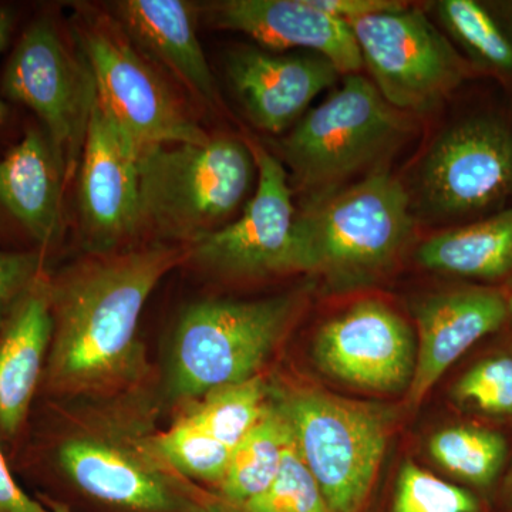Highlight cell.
<instances>
[{
    "instance_id": "cell-26",
    "label": "cell",
    "mask_w": 512,
    "mask_h": 512,
    "mask_svg": "<svg viewBox=\"0 0 512 512\" xmlns=\"http://www.w3.org/2000/svg\"><path fill=\"white\" fill-rule=\"evenodd\" d=\"M153 444L161 461L178 477L217 487L224 480L232 454L231 448L184 416L171 429L154 434Z\"/></svg>"
},
{
    "instance_id": "cell-17",
    "label": "cell",
    "mask_w": 512,
    "mask_h": 512,
    "mask_svg": "<svg viewBox=\"0 0 512 512\" xmlns=\"http://www.w3.org/2000/svg\"><path fill=\"white\" fill-rule=\"evenodd\" d=\"M53 336L52 274L45 269L0 328V444L15 447L39 397Z\"/></svg>"
},
{
    "instance_id": "cell-28",
    "label": "cell",
    "mask_w": 512,
    "mask_h": 512,
    "mask_svg": "<svg viewBox=\"0 0 512 512\" xmlns=\"http://www.w3.org/2000/svg\"><path fill=\"white\" fill-rule=\"evenodd\" d=\"M393 512H478L473 494L406 461L394 488Z\"/></svg>"
},
{
    "instance_id": "cell-22",
    "label": "cell",
    "mask_w": 512,
    "mask_h": 512,
    "mask_svg": "<svg viewBox=\"0 0 512 512\" xmlns=\"http://www.w3.org/2000/svg\"><path fill=\"white\" fill-rule=\"evenodd\" d=\"M436 10L471 62L497 76L512 77V2L440 0Z\"/></svg>"
},
{
    "instance_id": "cell-14",
    "label": "cell",
    "mask_w": 512,
    "mask_h": 512,
    "mask_svg": "<svg viewBox=\"0 0 512 512\" xmlns=\"http://www.w3.org/2000/svg\"><path fill=\"white\" fill-rule=\"evenodd\" d=\"M79 214L84 245L96 255L140 232L138 147L97 97L79 164Z\"/></svg>"
},
{
    "instance_id": "cell-20",
    "label": "cell",
    "mask_w": 512,
    "mask_h": 512,
    "mask_svg": "<svg viewBox=\"0 0 512 512\" xmlns=\"http://www.w3.org/2000/svg\"><path fill=\"white\" fill-rule=\"evenodd\" d=\"M114 20L128 39L202 103H218L214 76L197 35V5L184 0H121Z\"/></svg>"
},
{
    "instance_id": "cell-36",
    "label": "cell",
    "mask_w": 512,
    "mask_h": 512,
    "mask_svg": "<svg viewBox=\"0 0 512 512\" xmlns=\"http://www.w3.org/2000/svg\"><path fill=\"white\" fill-rule=\"evenodd\" d=\"M507 491H508V500H510V504L512 505V474H511L510 480H508Z\"/></svg>"
},
{
    "instance_id": "cell-6",
    "label": "cell",
    "mask_w": 512,
    "mask_h": 512,
    "mask_svg": "<svg viewBox=\"0 0 512 512\" xmlns=\"http://www.w3.org/2000/svg\"><path fill=\"white\" fill-rule=\"evenodd\" d=\"M154 434L123 419L96 420L82 430L39 439L35 460L49 461L84 494L131 512H198L200 498L156 453Z\"/></svg>"
},
{
    "instance_id": "cell-18",
    "label": "cell",
    "mask_w": 512,
    "mask_h": 512,
    "mask_svg": "<svg viewBox=\"0 0 512 512\" xmlns=\"http://www.w3.org/2000/svg\"><path fill=\"white\" fill-rule=\"evenodd\" d=\"M414 318L419 339L407 402L416 407L471 346L504 325L510 301L493 289H457L421 301Z\"/></svg>"
},
{
    "instance_id": "cell-8",
    "label": "cell",
    "mask_w": 512,
    "mask_h": 512,
    "mask_svg": "<svg viewBox=\"0 0 512 512\" xmlns=\"http://www.w3.org/2000/svg\"><path fill=\"white\" fill-rule=\"evenodd\" d=\"M77 35L101 109L138 148L210 140L114 18L84 16Z\"/></svg>"
},
{
    "instance_id": "cell-32",
    "label": "cell",
    "mask_w": 512,
    "mask_h": 512,
    "mask_svg": "<svg viewBox=\"0 0 512 512\" xmlns=\"http://www.w3.org/2000/svg\"><path fill=\"white\" fill-rule=\"evenodd\" d=\"M313 5L326 15L352 23L357 19L399 9L404 3L393 0H312Z\"/></svg>"
},
{
    "instance_id": "cell-9",
    "label": "cell",
    "mask_w": 512,
    "mask_h": 512,
    "mask_svg": "<svg viewBox=\"0 0 512 512\" xmlns=\"http://www.w3.org/2000/svg\"><path fill=\"white\" fill-rule=\"evenodd\" d=\"M0 92L35 113L69 183L82 158L97 93L89 64L69 49L52 16H36L23 30L3 69Z\"/></svg>"
},
{
    "instance_id": "cell-34",
    "label": "cell",
    "mask_w": 512,
    "mask_h": 512,
    "mask_svg": "<svg viewBox=\"0 0 512 512\" xmlns=\"http://www.w3.org/2000/svg\"><path fill=\"white\" fill-rule=\"evenodd\" d=\"M198 512H245L242 508L225 503L221 498H204Z\"/></svg>"
},
{
    "instance_id": "cell-3",
    "label": "cell",
    "mask_w": 512,
    "mask_h": 512,
    "mask_svg": "<svg viewBox=\"0 0 512 512\" xmlns=\"http://www.w3.org/2000/svg\"><path fill=\"white\" fill-rule=\"evenodd\" d=\"M256 174L248 143L231 137L138 148L140 232L190 245L224 227Z\"/></svg>"
},
{
    "instance_id": "cell-4",
    "label": "cell",
    "mask_w": 512,
    "mask_h": 512,
    "mask_svg": "<svg viewBox=\"0 0 512 512\" xmlns=\"http://www.w3.org/2000/svg\"><path fill=\"white\" fill-rule=\"evenodd\" d=\"M299 305L301 296L285 293L258 301L205 299L188 306L171 342L168 396L198 400L218 387L258 376Z\"/></svg>"
},
{
    "instance_id": "cell-25",
    "label": "cell",
    "mask_w": 512,
    "mask_h": 512,
    "mask_svg": "<svg viewBox=\"0 0 512 512\" xmlns=\"http://www.w3.org/2000/svg\"><path fill=\"white\" fill-rule=\"evenodd\" d=\"M429 451L448 473L477 487H487L504 466L507 443L501 434L484 427L453 426L431 437Z\"/></svg>"
},
{
    "instance_id": "cell-1",
    "label": "cell",
    "mask_w": 512,
    "mask_h": 512,
    "mask_svg": "<svg viewBox=\"0 0 512 512\" xmlns=\"http://www.w3.org/2000/svg\"><path fill=\"white\" fill-rule=\"evenodd\" d=\"M188 258V247L156 244L52 275L53 336L39 396L121 392L143 380L141 312L161 279Z\"/></svg>"
},
{
    "instance_id": "cell-31",
    "label": "cell",
    "mask_w": 512,
    "mask_h": 512,
    "mask_svg": "<svg viewBox=\"0 0 512 512\" xmlns=\"http://www.w3.org/2000/svg\"><path fill=\"white\" fill-rule=\"evenodd\" d=\"M0 512H50L39 498H33L13 477L9 458L0 444Z\"/></svg>"
},
{
    "instance_id": "cell-30",
    "label": "cell",
    "mask_w": 512,
    "mask_h": 512,
    "mask_svg": "<svg viewBox=\"0 0 512 512\" xmlns=\"http://www.w3.org/2000/svg\"><path fill=\"white\" fill-rule=\"evenodd\" d=\"M47 261L49 258L40 252L0 249V328L37 276L47 269Z\"/></svg>"
},
{
    "instance_id": "cell-35",
    "label": "cell",
    "mask_w": 512,
    "mask_h": 512,
    "mask_svg": "<svg viewBox=\"0 0 512 512\" xmlns=\"http://www.w3.org/2000/svg\"><path fill=\"white\" fill-rule=\"evenodd\" d=\"M37 498H39V500L49 508L50 512H73L70 510L69 505L53 500L52 497H47L45 494H39V497Z\"/></svg>"
},
{
    "instance_id": "cell-29",
    "label": "cell",
    "mask_w": 512,
    "mask_h": 512,
    "mask_svg": "<svg viewBox=\"0 0 512 512\" xmlns=\"http://www.w3.org/2000/svg\"><path fill=\"white\" fill-rule=\"evenodd\" d=\"M458 402L470 404L481 412L511 416L512 356L488 357L471 367L454 386Z\"/></svg>"
},
{
    "instance_id": "cell-12",
    "label": "cell",
    "mask_w": 512,
    "mask_h": 512,
    "mask_svg": "<svg viewBox=\"0 0 512 512\" xmlns=\"http://www.w3.org/2000/svg\"><path fill=\"white\" fill-rule=\"evenodd\" d=\"M512 191V130L490 116L454 124L431 144L420 195L437 217H466L494 207Z\"/></svg>"
},
{
    "instance_id": "cell-15",
    "label": "cell",
    "mask_w": 512,
    "mask_h": 512,
    "mask_svg": "<svg viewBox=\"0 0 512 512\" xmlns=\"http://www.w3.org/2000/svg\"><path fill=\"white\" fill-rule=\"evenodd\" d=\"M198 8L212 25L244 33L266 49L315 53L340 74L362 70L352 28L323 13L312 0H224Z\"/></svg>"
},
{
    "instance_id": "cell-21",
    "label": "cell",
    "mask_w": 512,
    "mask_h": 512,
    "mask_svg": "<svg viewBox=\"0 0 512 512\" xmlns=\"http://www.w3.org/2000/svg\"><path fill=\"white\" fill-rule=\"evenodd\" d=\"M417 261L431 271L467 278L498 279L512 274V208L424 241Z\"/></svg>"
},
{
    "instance_id": "cell-23",
    "label": "cell",
    "mask_w": 512,
    "mask_h": 512,
    "mask_svg": "<svg viewBox=\"0 0 512 512\" xmlns=\"http://www.w3.org/2000/svg\"><path fill=\"white\" fill-rule=\"evenodd\" d=\"M291 439L288 423L269 397L261 420L232 450L227 473L218 485V498L235 507H242L264 493L275 480Z\"/></svg>"
},
{
    "instance_id": "cell-37",
    "label": "cell",
    "mask_w": 512,
    "mask_h": 512,
    "mask_svg": "<svg viewBox=\"0 0 512 512\" xmlns=\"http://www.w3.org/2000/svg\"><path fill=\"white\" fill-rule=\"evenodd\" d=\"M510 316H512V299L510 301Z\"/></svg>"
},
{
    "instance_id": "cell-13",
    "label": "cell",
    "mask_w": 512,
    "mask_h": 512,
    "mask_svg": "<svg viewBox=\"0 0 512 512\" xmlns=\"http://www.w3.org/2000/svg\"><path fill=\"white\" fill-rule=\"evenodd\" d=\"M312 355L332 379L369 392L397 393L412 383L417 340L399 313L365 299L323 323Z\"/></svg>"
},
{
    "instance_id": "cell-19",
    "label": "cell",
    "mask_w": 512,
    "mask_h": 512,
    "mask_svg": "<svg viewBox=\"0 0 512 512\" xmlns=\"http://www.w3.org/2000/svg\"><path fill=\"white\" fill-rule=\"evenodd\" d=\"M66 175L40 124L0 156V215L49 258L63 237Z\"/></svg>"
},
{
    "instance_id": "cell-7",
    "label": "cell",
    "mask_w": 512,
    "mask_h": 512,
    "mask_svg": "<svg viewBox=\"0 0 512 512\" xmlns=\"http://www.w3.org/2000/svg\"><path fill=\"white\" fill-rule=\"evenodd\" d=\"M407 131L406 114L390 106L375 84L348 74L339 90L282 138L279 160L309 198L318 197L375 163Z\"/></svg>"
},
{
    "instance_id": "cell-27",
    "label": "cell",
    "mask_w": 512,
    "mask_h": 512,
    "mask_svg": "<svg viewBox=\"0 0 512 512\" xmlns=\"http://www.w3.org/2000/svg\"><path fill=\"white\" fill-rule=\"evenodd\" d=\"M239 508L245 512H330L293 439L272 484Z\"/></svg>"
},
{
    "instance_id": "cell-16",
    "label": "cell",
    "mask_w": 512,
    "mask_h": 512,
    "mask_svg": "<svg viewBox=\"0 0 512 512\" xmlns=\"http://www.w3.org/2000/svg\"><path fill=\"white\" fill-rule=\"evenodd\" d=\"M229 82L256 126L282 133L305 116L309 104L338 82L339 70L315 53L276 55L239 46L227 57Z\"/></svg>"
},
{
    "instance_id": "cell-24",
    "label": "cell",
    "mask_w": 512,
    "mask_h": 512,
    "mask_svg": "<svg viewBox=\"0 0 512 512\" xmlns=\"http://www.w3.org/2000/svg\"><path fill=\"white\" fill-rule=\"evenodd\" d=\"M268 383L261 375L211 390L184 414L191 423L234 450L261 420L269 403Z\"/></svg>"
},
{
    "instance_id": "cell-10",
    "label": "cell",
    "mask_w": 512,
    "mask_h": 512,
    "mask_svg": "<svg viewBox=\"0 0 512 512\" xmlns=\"http://www.w3.org/2000/svg\"><path fill=\"white\" fill-rule=\"evenodd\" d=\"M349 26L377 92L402 113L434 109L468 76L466 60L419 9L404 5Z\"/></svg>"
},
{
    "instance_id": "cell-5",
    "label": "cell",
    "mask_w": 512,
    "mask_h": 512,
    "mask_svg": "<svg viewBox=\"0 0 512 512\" xmlns=\"http://www.w3.org/2000/svg\"><path fill=\"white\" fill-rule=\"evenodd\" d=\"M330 512L365 507L389 443L392 414L311 387L271 390Z\"/></svg>"
},
{
    "instance_id": "cell-33",
    "label": "cell",
    "mask_w": 512,
    "mask_h": 512,
    "mask_svg": "<svg viewBox=\"0 0 512 512\" xmlns=\"http://www.w3.org/2000/svg\"><path fill=\"white\" fill-rule=\"evenodd\" d=\"M15 13L9 6H0V52L8 46L13 28H15ZM9 104L0 96V127L9 119Z\"/></svg>"
},
{
    "instance_id": "cell-2",
    "label": "cell",
    "mask_w": 512,
    "mask_h": 512,
    "mask_svg": "<svg viewBox=\"0 0 512 512\" xmlns=\"http://www.w3.org/2000/svg\"><path fill=\"white\" fill-rule=\"evenodd\" d=\"M410 198L387 168L309 198L293 228L295 272L322 276L333 291H349L383 275L412 235Z\"/></svg>"
},
{
    "instance_id": "cell-11",
    "label": "cell",
    "mask_w": 512,
    "mask_h": 512,
    "mask_svg": "<svg viewBox=\"0 0 512 512\" xmlns=\"http://www.w3.org/2000/svg\"><path fill=\"white\" fill-rule=\"evenodd\" d=\"M258 184L241 217L188 245L202 268L232 278L295 274L291 180L284 163L258 141H247Z\"/></svg>"
}]
</instances>
